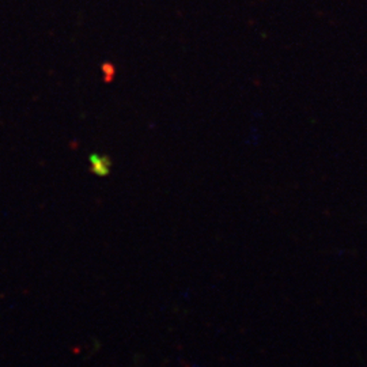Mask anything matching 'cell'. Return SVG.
<instances>
[{
	"label": "cell",
	"instance_id": "6da1fadb",
	"mask_svg": "<svg viewBox=\"0 0 367 367\" xmlns=\"http://www.w3.org/2000/svg\"><path fill=\"white\" fill-rule=\"evenodd\" d=\"M90 162V171L91 173L98 175V177H107L110 174L112 169V159L108 155H101V154H91L88 156Z\"/></svg>",
	"mask_w": 367,
	"mask_h": 367
}]
</instances>
